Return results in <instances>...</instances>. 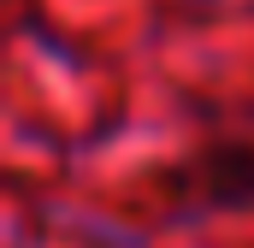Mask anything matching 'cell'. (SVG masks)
I'll list each match as a JSON object with an SVG mask.
<instances>
[{
  "label": "cell",
  "instance_id": "1",
  "mask_svg": "<svg viewBox=\"0 0 254 248\" xmlns=\"http://www.w3.org/2000/svg\"><path fill=\"white\" fill-rule=\"evenodd\" d=\"M184 189L207 213H254V142H213L184 160Z\"/></svg>",
  "mask_w": 254,
  "mask_h": 248
}]
</instances>
